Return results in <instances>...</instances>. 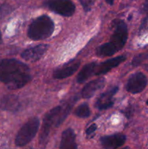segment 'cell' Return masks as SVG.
Segmentation results:
<instances>
[{"instance_id":"6da1fadb","label":"cell","mask_w":148,"mask_h":149,"mask_svg":"<svg viewBox=\"0 0 148 149\" xmlns=\"http://www.w3.org/2000/svg\"><path fill=\"white\" fill-rule=\"evenodd\" d=\"M30 73L27 65L15 59L0 61V81L10 90L24 87L30 80Z\"/></svg>"},{"instance_id":"7a4b0ae2","label":"cell","mask_w":148,"mask_h":149,"mask_svg":"<svg viewBox=\"0 0 148 149\" xmlns=\"http://www.w3.org/2000/svg\"><path fill=\"white\" fill-rule=\"evenodd\" d=\"M128 39V29L126 23L122 20L113 22V33L110 41L99 47L97 55L99 57L112 56L122 49Z\"/></svg>"},{"instance_id":"3957f363","label":"cell","mask_w":148,"mask_h":149,"mask_svg":"<svg viewBox=\"0 0 148 149\" xmlns=\"http://www.w3.org/2000/svg\"><path fill=\"white\" fill-rule=\"evenodd\" d=\"M55 26L47 15H41L35 19L28 29V36L32 40L38 41L52 36Z\"/></svg>"},{"instance_id":"277c9868","label":"cell","mask_w":148,"mask_h":149,"mask_svg":"<svg viewBox=\"0 0 148 149\" xmlns=\"http://www.w3.org/2000/svg\"><path fill=\"white\" fill-rule=\"evenodd\" d=\"M39 127V120L38 118L33 117L29 119L17 132L15 138V145L22 147L29 143L36 136Z\"/></svg>"},{"instance_id":"5b68a950","label":"cell","mask_w":148,"mask_h":149,"mask_svg":"<svg viewBox=\"0 0 148 149\" xmlns=\"http://www.w3.org/2000/svg\"><path fill=\"white\" fill-rule=\"evenodd\" d=\"M46 6L53 11L65 17H70L75 13V6L71 0H47Z\"/></svg>"},{"instance_id":"8992f818","label":"cell","mask_w":148,"mask_h":149,"mask_svg":"<svg viewBox=\"0 0 148 149\" xmlns=\"http://www.w3.org/2000/svg\"><path fill=\"white\" fill-rule=\"evenodd\" d=\"M62 106H57L54 109H51L44 118L43 125H42L41 130L40 137H39V142L41 144L44 143L47 139V137L49 135V131H50L51 127L52 125H56V122L57 121V118L60 113Z\"/></svg>"},{"instance_id":"52a82bcc","label":"cell","mask_w":148,"mask_h":149,"mask_svg":"<svg viewBox=\"0 0 148 149\" xmlns=\"http://www.w3.org/2000/svg\"><path fill=\"white\" fill-rule=\"evenodd\" d=\"M147 84L146 76L141 72L135 73L129 77L126 88L129 93L137 94L143 91Z\"/></svg>"},{"instance_id":"ba28073f","label":"cell","mask_w":148,"mask_h":149,"mask_svg":"<svg viewBox=\"0 0 148 149\" xmlns=\"http://www.w3.org/2000/svg\"><path fill=\"white\" fill-rule=\"evenodd\" d=\"M47 45H39L35 47H31L23 51L21 54V57L25 61L28 62H36L42 58L46 50L48 49Z\"/></svg>"},{"instance_id":"9c48e42d","label":"cell","mask_w":148,"mask_h":149,"mask_svg":"<svg viewBox=\"0 0 148 149\" xmlns=\"http://www.w3.org/2000/svg\"><path fill=\"white\" fill-rule=\"evenodd\" d=\"M126 141V137L121 133L107 135L100 138L102 146L104 149L118 148L125 143Z\"/></svg>"},{"instance_id":"30bf717a","label":"cell","mask_w":148,"mask_h":149,"mask_svg":"<svg viewBox=\"0 0 148 149\" xmlns=\"http://www.w3.org/2000/svg\"><path fill=\"white\" fill-rule=\"evenodd\" d=\"M126 59V57L125 55H120V56H118L114 58L107 60V61L102 63L100 65H97L94 74L97 76L104 75V74H107V72L111 71L113 68H115L120 63L124 62Z\"/></svg>"},{"instance_id":"8fae6325","label":"cell","mask_w":148,"mask_h":149,"mask_svg":"<svg viewBox=\"0 0 148 149\" xmlns=\"http://www.w3.org/2000/svg\"><path fill=\"white\" fill-rule=\"evenodd\" d=\"M118 90V87H113V88L110 89L105 93L102 94L96 102V107L99 110H105V109L112 107L113 105L114 104L113 97L116 94Z\"/></svg>"},{"instance_id":"7c38bea8","label":"cell","mask_w":148,"mask_h":149,"mask_svg":"<svg viewBox=\"0 0 148 149\" xmlns=\"http://www.w3.org/2000/svg\"><path fill=\"white\" fill-rule=\"evenodd\" d=\"M80 65H81V63L79 61H74L73 62L68 63L54 71V78L56 79H63L68 78L72 76L78 69Z\"/></svg>"},{"instance_id":"4fadbf2b","label":"cell","mask_w":148,"mask_h":149,"mask_svg":"<svg viewBox=\"0 0 148 149\" xmlns=\"http://www.w3.org/2000/svg\"><path fill=\"white\" fill-rule=\"evenodd\" d=\"M105 84V80L104 78H100L89 81L86 84L81 91V95L84 98L89 99L92 97L96 92L101 90Z\"/></svg>"},{"instance_id":"5bb4252c","label":"cell","mask_w":148,"mask_h":149,"mask_svg":"<svg viewBox=\"0 0 148 149\" xmlns=\"http://www.w3.org/2000/svg\"><path fill=\"white\" fill-rule=\"evenodd\" d=\"M59 149H78L75 141V134L71 128L65 130L62 132Z\"/></svg>"},{"instance_id":"9a60e30c","label":"cell","mask_w":148,"mask_h":149,"mask_svg":"<svg viewBox=\"0 0 148 149\" xmlns=\"http://www.w3.org/2000/svg\"><path fill=\"white\" fill-rule=\"evenodd\" d=\"M96 66H97L96 63H89L84 65L77 76L76 79L78 83L81 84V83H84V81H86L93 74H94Z\"/></svg>"},{"instance_id":"2e32d148","label":"cell","mask_w":148,"mask_h":149,"mask_svg":"<svg viewBox=\"0 0 148 149\" xmlns=\"http://www.w3.org/2000/svg\"><path fill=\"white\" fill-rule=\"evenodd\" d=\"M18 100L15 96L7 95L2 98L1 106L4 109L8 111H15L18 107Z\"/></svg>"},{"instance_id":"e0dca14e","label":"cell","mask_w":148,"mask_h":149,"mask_svg":"<svg viewBox=\"0 0 148 149\" xmlns=\"http://www.w3.org/2000/svg\"><path fill=\"white\" fill-rule=\"evenodd\" d=\"M75 114L80 118H87L91 114L89 107L86 103H83L76 108L75 110Z\"/></svg>"},{"instance_id":"ac0fdd59","label":"cell","mask_w":148,"mask_h":149,"mask_svg":"<svg viewBox=\"0 0 148 149\" xmlns=\"http://www.w3.org/2000/svg\"><path fill=\"white\" fill-rule=\"evenodd\" d=\"M81 5L83 8L86 12H88L91 10L93 4H94V0H80Z\"/></svg>"},{"instance_id":"d6986e66","label":"cell","mask_w":148,"mask_h":149,"mask_svg":"<svg viewBox=\"0 0 148 149\" xmlns=\"http://www.w3.org/2000/svg\"><path fill=\"white\" fill-rule=\"evenodd\" d=\"M97 127L96 124H91V125L87 128L86 130V135H91V134L94 133L96 131V130H97Z\"/></svg>"},{"instance_id":"ffe728a7","label":"cell","mask_w":148,"mask_h":149,"mask_svg":"<svg viewBox=\"0 0 148 149\" xmlns=\"http://www.w3.org/2000/svg\"><path fill=\"white\" fill-rule=\"evenodd\" d=\"M143 59H148V54L147 55H139V56L135 58L134 61H133V63H140L141 61Z\"/></svg>"},{"instance_id":"44dd1931","label":"cell","mask_w":148,"mask_h":149,"mask_svg":"<svg viewBox=\"0 0 148 149\" xmlns=\"http://www.w3.org/2000/svg\"><path fill=\"white\" fill-rule=\"evenodd\" d=\"M143 12L145 14L148 15V0H146L143 5Z\"/></svg>"},{"instance_id":"7402d4cb","label":"cell","mask_w":148,"mask_h":149,"mask_svg":"<svg viewBox=\"0 0 148 149\" xmlns=\"http://www.w3.org/2000/svg\"><path fill=\"white\" fill-rule=\"evenodd\" d=\"M105 1L107 4H110V5H112L113 4V0H105Z\"/></svg>"},{"instance_id":"603a6c76","label":"cell","mask_w":148,"mask_h":149,"mask_svg":"<svg viewBox=\"0 0 148 149\" xmlns=\"http://www.w3.org/2000/svg\"><path fill=\"white\" fill-rule=\"evenodd\" d=\"M1 31H0V43H1Z\"/></svg>"},{"instance_id":"cb8c5ba5","label":"cell","mask_w":148,"mask_h":149,"mask_svg":"<svg viewBox=\"0 0 148 149\" xmlns=\"http://www.w3.org/2000/svg\"><path fill=\"white\" fill-rule=\"evenodd\" d=\"M147 106H148V100H147Z\"/></svg>"},{"instance_id":"d4e9b609","label":"cell","mask_w":148,"mask_h":149,"mask_svg":"<svg viewBox=\"0 0 148 149\" xmlns=\"http://www.w3.org/2000/svg\"><path fill=\"white\" fill-rule=\"evenodd\" d=\"M123 149H129V148H123Z\"/></svg>"},{"instance_id":"484cf974","label":"cell","mask_w":148,"mask_h":149,"mask_svg":"<svg viewBox=\"0 0 148 149\" xmlns=\"http://www.w3.org/2000/svg\"><path fill=\"white\" fill-rule=\"evenodd\" d=\"M28 149H32V148H28Z\"/></svg>"}]
</instances>
